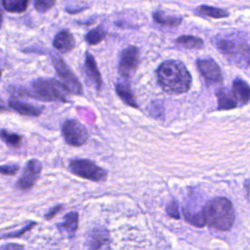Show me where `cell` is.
I'll return each mask as SVG.
<instances>
[{
  "label": "cell",
  "mask_w": 250,
  "mask_h": 250,
  "mask_svg": "<svg viewBox=\"0 0 250 250\" xmlns=\"http://www.w3.org/2000/svg\"><path fill=\"white\" fill-rule=\"evenodd\" d=\"M157 83L160 87L173 94L188 92L191 85V75L187 66L179 61L168 60L159 64L156 69Z\"/></svg>",
  "instance_id": "obj_1"
},
{
  "label": "cell",
  "mask_w": 250,
  "mask_h": 250,
  "mask_svg": "<svg viewBox=\"0 0 250 250\" xmlns=\"http://www.w3.org/2000/svg\"><path fill=\"white\" fill-rule=\"evenodd\" d=\"M214 44L229 62L240 67L248 68L250 51L247 38H243V34L232 32L218 35L214 39Z\"/></svg>",
  "instance_id": "obj_2"
},
{
  "label": "cell",
  "mask_w": 250,
  "mask_h": 250,
  "mask_svg": "<svg viewBox=\"0 0 250 250\" xmlns=\"http://www.w3.org/2000/svg\"><path fill=\"white\" fill-rule=\"evenodd\" d=\"M204 224L225 231L229 230L234 222V209L231 202L226 197H215L209 200L202 208Z\"/></svg>",
  "instance_id": "obj_3"
},
{
  "label": "cell",
  "mask_w": 250,
  "mask_h": 250,
  "mask_svg": "<svg viewBox=\"0 0 250 250\" xmlns=\"http://www.w3.org/2000/svg\"><path fill=\"white\" fill-rule=\"evenodd\" d=\"M11 92L15 95L27 96L46 102L67 103V90L62 84L55 78H37L31 82V90H22L21 88L11 87Z\"/></svg>",
  "instance_id": "obj_4"
},
{
  "label": "cell",
  "mask_w": 250,
  "mask_h": 250,
  "mask_svg": "<svg viewBox=\"0 0 250 250\" xmlns=\"http://www.w3.org/2000/svg\"><path fill=\"white\" fill-rule=\"evenodd\" d=\"M68 170L79 178L93 182H104L107 178V171L89 159H71L68 164Z\"/></svg>",
  "instance_id": "obj_5"
},
{
  "label": "cell",
  "mask_w": 250,
  "mask_h": 250,
  "mask_svg": "<svg viewBox=\"0 0 250 250\" xmlns=\"http://www.w3.org/2000/svg\"><path fill=\"white\" fill-rule=\"evenodd\" d=\"M51 60L58 76L61 78V83L67 90L68 93L73 95H82L83 87L71 69L67 66L65 62L56 53H51Z\"/></svg>",
  "instance_id": "obj_6"
},
{
  "label": "cell",
  "mask_w": 250,
  "mask_h": 250,
  "mask_svg": "<svg viewBox=\"0 0 250 250\" xmlns=\"http://www.w3.org/2000/svg\"><path fill=\"white\" fill-rule=\"evenodd\" d=\"M62 135L65 143L71 146H81L88 141L86 127L75 119H67L62 125Z\"/></svg>",
  "instance_id": "obj_7"
},
{
  "label": "cell",
  "mask_w": 250,
  "mask_h": 250,
  "mask_svg": "<svg viewBox=\"0 0 250 250\" xmlns=\"http://www.w3.org/2000/svg\"><path fill=\"white\" fill-rule=\"evenodd\" d=\"M140 61V52L138 47L130 45L124 48L120 54L118 72L125 80L129 79L136 71Z\"/></svg>",
  "instance_id": "obj_8"
},
{
  "label": "cell",
  "mask_w": 250,
  "mask_h": 250,
  "mask_svg": "<svg viewBox=\"0 0 250 250\" xmlns=\"http://www.w3.org/2000/svg\"><path fill=\"white\" fill-rule=\"evenodd\" d=\"M42 171V164L37 159H30L26 162L21 177L17 182V188L21 190H29L38 180Z\"/></svg>",
  "instance_id": "obj_9"
},
{
  "label": "cell",
  "mask_w": 250,
  "mask_h": 250,
  "mask_svg": "<svg viewBox=\"0 0 250 250\" xmlns=\"http://www.w3.org/2000/svg\"><path fill=\"white\" fill-rule=\"evenodd\" d=\"M196 65L207 86L219 84L223 81L222 69L213 59H198L196 61Z\"/></svg>",
  "instance_id": "obj_10"
},
{
  "label": "cell",
  "mask_w": 250,
  "mask_h": 250,
  "mask_svg": "<svg viewBox=\"0 0 250 250\" xmlns=\"http://www.w3.org/2000/svg\"><path fill=\"white\" fill-rule=\"evenodd\" d=\"M88 250H111L107 230L103 227L93 229L88 234Z\"/></svg>",
  "instance_id": "obj_11"
},
{
  "label": "cell",
  "mask_w": 250,
  "mask_h": 250,
  "mask_svg": "<svg viewBox=\"0 0 250 250\" xmlns=\"http://www.w3.org/2000/svg\"><path fill=\"white\" fill-rule=\"evenodd\" d=\"M83 69H84L85 75L88 78V81L93 85V87H95V89L98 91L101 90L103 85L102 75L98 68L96 60L90 52L85 53Z\"/></svg>",
  "instance_id": "obj_12"
},
{
  "label": "cell",
  "mask_w": 250,
  "mask_h": 250,
  "mask_svg": "<svg viewBox=\"0 0 250 250\" xmlns=\"http://www.w3.org/2000/svg\"><path fill=\"white\" fill-rule=\"evenodd\" d=\"M9 107L16 111L17 113L21 115H25V116H39L44 109V106H37L28 103H23L21 101H19L17 99H10L8 102Z\"/></svg>",
  "instance_id": "obj_13"
},
{
  "label": "cell",
  "mask_w": 250,
  "mask_h": 250,
  "mask_svg": "<svg viewBox=\"0 0 250 250\" xmlns=\"http://www.w3.org/2000/svg\"><path fill=\"white\" fill-rule=\"evenodd\" d=\"M230 92L233 95L238 106H243L248 104L250 99V90L247 82H245L243 79H234L232 81Z\"/></svg>",
  "instance_id": "obj_14"
},
{
  "label": "cell",
  "mask_w": 250,
  "mask_h": 250,
  "mask_svg": "<svg viewBox=\"0 0 250 250\" xmlns=\"http://www.w3.org/2000/svg\"><path fill=\"white\" fill-rule=\"evenodd\" d=\"M74 46H75L74 37L66 29H62L59 31L53 40V47L62 54L70 52L74 48Z\"/></svg>",
  "instance_id": "obj_15"
},
{
  "label": "cell",
  "mask_w": 250,
  "mask_h": 250,
  "mask_svg": "<svg viewBox=\"0 0 250 250\" xmlns=\"http://www.w3.org/2000/svg\"><path fill=\"white\" fill-rule=\"evenodd\" d=\"M115 92L119 99L126 104L129 106L138 108L139 105L137 104V101L135 99V96L133 94V91L127 81H122V82H117L115 84Z\"/></svg>",
  "instance_id": "obj_16"
},
{
  "label": "cell",
  "mask_w": 250,
  "mask_h": 250,
  "mask_svg": "<svg viewBox=\"0 0 250 250\" xmlns=\"http://www.w3.org/2000/svg\"><path fill=\"white\" fill-rule=\"evenodd\" d=\"M216 96L218 99V106L217 109H232L237 107V103L231 94L230 90L226 88H220L216 92Z\"/></svg>",
  "instance_id": "obj_17"
},
{
  "label": "cell",
  "mask_w": 250,
  "mask_h": 250,
  "mask_svg": "<svg viewBox=\"0 0 250 250\" xmlns=\"http://www.w3.org/2000/svg\"><path fill=\"white\" fill-rule=\"evenodd\" d=\"M58 227L60 229L64 230L68 236L72 237L78 227V213L73 211L65 214L63 221Z\"/></svg>",
  "instance_id": "obj_18"
},
{
  "label": "cell",
  "mask_w": 250,
  "mask_h": 250,
  "mask_svg": "<svg viewBox=\"0 0 250 250\" xmlns=\"http://www.w3.org/2000/svg\"><path fill=\"white\" fill-rule=\"evenodd\" d=\"M176 44L189 50L201 49L204 46V42L200 37L194 35H181L176 38Z\"/></svg>",
  "instance_id": "obj_19"
},
{
  "label": "cell",
  "mask_w": 250,
  "mask_h": 250,
  "mask_svg": "<svg viewBox=\"0 0 250 250\" xmlns=\"http://www.w3.org/2000/svg\"><path fill=\"white\" fill-rule=\"evenodd\" d=\"M152 19L156 23L165 26H178L183 21L182 17L170 16L164 13L163 11H155L152 14Z\"/></svg>",
  "instance_id": "obj_20"
},
{
  "label": "cell",
  "mask_w": 250,
  "mask_h": 250,
  "mask_svg": "<svg viewBox=\"0 0 250 250\" xmlns=\"http://www.w3.org/2000/svg\"><path fill=\"white\" fill-rule=\"evenodd\" d=\"M196 14L202 16V17H209L213 19H224L229 17V12L222 9V8H217L213 6H208V5H200L196 9Z\"/></svg>",
  "instance_id": "obj_21"
},
{
  "label": "cell",
  "mask_w": 250,
  "mask_h": 250,
  "mask_svg": "<svg viewBox=\"0 0 250 250\" xmlns=\"http://www.w3.org/2000/svg\"><path fill=\"white\" fill-rule=\"evenodd\" d=\"M106 33H107V29L104 25H99L91 29L85 35V41L89 45H97L104 39V37L106 36Z\"/></svg>",
  "instance_id": "obj_22"
},
{
  "label": "cell",
  "mask_w": 250,
  "mask_h": 250,
  "mask_svg": "<svg viewBox=\"0 0 250 250\" xmlns=\"http://www.w3.org/2000/svg\"><path fill=\"white\" fill-rule=\"evenodd\" d=\"M3 8L5 11L10 13H23L28 4L29 1L27 0H3L1 2Z\"/></svg>",
  "instance_id": "obj_23"
},
{
  "label": "cell",
  "mask_w": 250,
  "mask_h": 250,
  "mask_svg": "<svg viewBox=\"0 0 250 250\" xmlns=\"http://www.w3.org/2000/svg\"><path fill=\"white\" fill-rule=\"evenodd\" d=\"M0 139L7 146H9L11 147H15V148L20 147L21 145V142H22V138L21 135H19L17 133H11L4 129L0 130Z\"/></svg>",
  "instance_id": "obj_24"
},
{
  "label": "cell",
  "mask_w": 250,
  "mask_h": 250,
  "mask_svg": "<svg viewBox=\"0 0 250 250\" xmlns=\"http://www.w3.org/2000/svg\"><path fill=\"white\" fill-rule=\"evenodd\" d=\"M149 114L154 118H162L164 116V108L159 101H153L148 106Z\"/></svg>",
  "instance_id": "obj_25"
},
{
  "label": "cell",
  "mask_w": 250,
  "mask_h": 250,
  "mask_svg": "<svg viewBox=\"0 0 250 250\" xmlns=\"http://www.w3.org/2000/svg\"><path fill=\"white\" fill-rule=\"evenodd\" d=\"M55 4H56V2L53 1V0H36L33 3L35 10L39 13H46Z\"/></svg>",
  "instance_id": "obj_26"
},
{
  "label": "cell",
  "mask_w": 250,
  "mask_h": 250,
  "mask_svg": "<svg viewBox=\"0 0 250 250\" xmlns=\"http://www.w3.org/2000/svg\"><path fill=\"white\" fill-rule=\"evenodd\" d=\"M20 170V166L18 164H5L0 165V174L5 176H14Z\"/></svg>",
  "instance_id": "obj_27"
},
{
  "label": "cell",
  "mask_w": 250,
  "mask_h": 250,
  "mask_svg": "<svg viewBox=\"0 0 250 250\" xmlns=\"http://www.w3.org/2000/svg\"><path fill=\"white\" fill-rule=\"evenodd\" d=\"M167 214L173 219H180V211H179V204L176 200H172L166 207Z\"/></svg>",
  "instance_id": "obj_28"
},
{
  "label": "cell",
  "mask_w": 250,
  "mask_h": 250,
  "mask_svg": "<svg viewBox=\"0 0 250 250\" xmlns=\"http://www.w3.org/2000/svg\"><path fill=\"white\" fill-rule=\"evenodd\" d=\"M35 225H36V222H30V223H28L26 226H24L22 229H19L18 231H15V232H10V233H6V234H3V235H0V237H2V238L19 237V236H21V234H23L24 232H26L27 230H29L30 229H32V228H33Z\"/></svg>",
  "instance_id": "obj_29"
},
{
  "label": "cell",
  "mask_w": 250,
  "mask_h": 250,
  "mask_svg": "<svg viewBox=\"0 0 250 250\" xmlns=\"http://www.w3.org/2000/svg\"><path fill=\"white\" fill-rule=\"evenodd\" d=\"M62 205H61V204H59V205H56V206H54V207H52L46 214H45V219H47V220H50V219H52L55 215H57L61 210H62Z\"/></svg>",
  "instance_id": "obj_30"
},
{
  "label": "cell",
  "mask_w": 250,
  "mask_h": 250,
  "mask_svg": "<svg viewBox=\"0 0 250 250\" xmlns=\"http://www.w3.org/2000/svg\"><path fill=\"white\" fill-rule=\"evenodd\" d=\"M0 250H23V247L21 245H20V244L9 243V244L2 245L0 247Z\"/></svg>",
  "instance_id": "obj_31"
},
{
  "label": "cell",
  "mask_w": 250,
  "mask_h": 250,
  "mask_svg": "<svg viewBox=\"0 0 250 250\" xmlns=\"http://www.w3.org/2000/svg\"><path fill=\"white\" fill-rule=\"evenodd\" d=\"M248 184H249V180L246 179L245 184H244V188H245V190H246V196L247 197H248Z\"/></svg>",
  "instance_id": "obj_32"
},
{
  "label": "cell",
  "mask_w": 250,
  "mask_h": 250,
  "mask_svg": "<svg viewBox=\"0 0 250 250\" xmlns=\"http://www.w3.org/2000/svg\"><path fill=\"white\" fill-rule=\"evenodd\" d=\"M0 110H7V109H6V106L2 104L1 99H0Z\"/></svg>",
  "instance_id": "obj_33"
},
{
  "label": "cell",
  "mask_w": 250,
  "mask_h": 250,
  "mask_svg": "<svg viewBox=\"0 0 250 250\" xmlns=\"http://www.w3.org/2000/svg\"><path fill=\"white\" fill-rule=\"evenodd\" d=\"M2 23H3V15H2V12L0 10V28L2 26Z\"/></svg>",
  "instance_id": "obj_34"
},
{
  "label": "cell",
  "mask_w": 250,
  "mask_h": 250,
  "mask_svg": "<svg viewBox=\"0 0 250 250\" xmlns=\"http://www.w3.org/2000/svg\"><path fill=\"white\" fill-rule=\"evenodd\" d=\"M0 77H1V70H0Z\"/></svg>",
  "instance_id": "obj_35"
}]
</instances>
